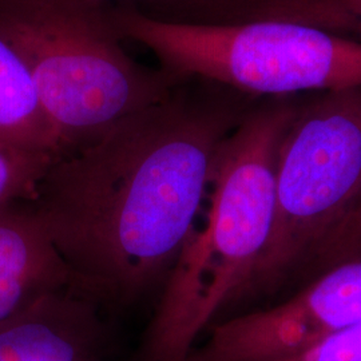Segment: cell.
Here are the masks:
<instances>
[{
  "instance_id": "cell-1",
  "label": "cell",
  "mask_w": 361,
  "mask_h": 361,
  "mask_svg": "<svg viewBox=\"0 0 361 361\" xmlns=\"http://www.w3.org/2000/svg\"><path fill=\"white\" fill-rule=\"evenodd\" d=\"M257 99L185 78L162 102L52 161L31 205L75 288L119 307L162 289L221 143Z\"/></svg>"
},
{
  "instance_id": "cell-2",
  "label": "cell",
  "mask_w": 361,
  "mask_h": 361,
  "mask_svg": "<svg viewBox=\"0 0 361 361\" xmlns=\"http://www.w3.org/2000/svg\"><path fill=\"white\" fill-rule=\"evenodd\" d=\"M302 98H259L219 147L205 224L182 245L134 361H186L243 293L271 237L280 146Z\"/></svg>"
},
{
  "instance_id": "cell-3",
  "label": "cell",
  "mask_w": 361,
  "mask_h": 361,
  "mask_svg": "<svg viewBox=\"0 0 361 361\" xmlns=\"http://www.w3.org/2000/svg\"><path fill=\"white\" fill-rule=\"evenodd\" d=\"M0 39L34 79L61 155L162 102L180 80L125 50L113 0H0Z\"/></svg>"
},
{
  "instance_id": "cell-4",
  "label": "cell",
  "mask_w": 361,
  "mask_h": 361,
  "mask_svg": "<svg viewBox=\"0 0 361 361\" xmlns=\"http://www.w3.org/2000/svg\"><path fill=\"white\" fill-rule=\"evenodd\" d=\"M360 202L361 86L313 92L280 146L271 237L234 307L302 288Z\"/></svg>"
},
{
  "instance_id": "cell-5",
  "label": "cell",
  "mask_w": 361,
  "mask_h": 361,
  "mask_svg": "<svg viewBox=\"0 0 361 361\" xmlns=\"http://www.w3.org/2000/svg\"><path fill=\"white\" fill-rule=\"evenodd\" d=\"M114 18L125 40L145 46L178 79H205L253 98L361 86V42L319 28L271 19L164 23L118 0Z\"/></svg>"
},
{
  "instance_id": "cell-6",
  "label": "cell",
  "mask_w": 361,
  "mask_h": 361,
  "mask_svg": "<svg viewBox=\"0 0 361 361\" xmlns=\"http://www.w3.org/2000/svg\"><path fill=\"white\" fill-rule=\"evenodd\" d=\"M361 322V258L323 271L284 300L209 328L186 361H281Z\"/></svg>"
},
{
  "instance_id": "cell-7",
  "label": "cell",
  "mask_w": 361,
  "mask_h": 361,
  "mask_svg": "<svg viewBox=\"0 0 361 361\" xmlns=\"http://www.w3.org/2000/svg\"><path fill=\"white\" fill-rule=\"evenodd\" d=\"M99 302L75 286L39 296L0 322V361H107Z\"/></svg>"
},
{
  "instance_id": "cell-8",
  "label": "cell",
  "mask_w": 361,
  "mask_h": 361,
  "mask_svg": "<svg viewBox=\"0 0 361 361\" xmlns=\"http://www.w3.org/2000/svg\"><path fill=\"white\" fill-rule=\"evenodd\" d=\"M65 286L75 285L31 202L0 207V322Z\"/></svg>"
},
{
  "instance_id": "cell-9",
  "label": "cell",
  "mask_w": 361,
  "mask_h": 361,
  "mask_svg": "<svg viewBox=\"0 0 361 361\" xmlns=\"http://www.w3.org/2000/svg\"><path fill=\"white\" fill-rule=\"evenodd\" d=\"M0 142L28 152L61 155L51 123L27 66L0 39Z\"/></svg>"
},
{
  "instance_id": "cell-10",
  "label": "cell",
  "mask_w": 361,
  "mask_h": 361,
  "mask_svg": "<svg viewBox=\"0 0 361 361\" xmlns=\"http://www.w3.org/2000/svg\"><path fill=\"white\" fill-rule=\"evenodd\" d=\"M55 158L0 142V207L32 202L40 180Z\"/></svg>"
},
{
  "instance_id": "cell-11",
  "label": "cell",
  "mask_w": 361,
  "mask_h": 361,
  "mask_svg": "<svg viewBox=\"0 0 361 361\" xmlns=\"http://www.w3.org/2000/svg\"><path fill=\"white\" fill-rule=\"evenodd\" d=\"M357 258H361V202L324 249L312 276L317 277L332 267Z\"/></svg>"
},
{
  "instance_id": "cell-12",
  "label": "cell",
  "mask_w": 361,
  "mask_h": 361,
  "mask_svg": "<svg viewBox=\"0 0 361 361\" xmlns=\"http://www.w3.org/2000/svg\"><path fill=\"white\" fill-rule=\"evenodd\" d=\"M281 361H361V322Z\"/></svg>"
},
{
  "instance_id": "cell-13",
  "label": "cell",
  "mask_w": 361,
  "mask_h": 361,
  "mask_svg": "<svg viewBox=\"0 0 361 361\" xmlns=\"http://www.w3.org/2000/svg\"><path fill=\"white\" fill-rule=\"evenodd\" d=\"M94 1H104V0H94Z\"/></svg>"
}]
</instances>
